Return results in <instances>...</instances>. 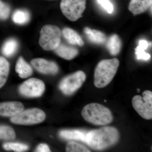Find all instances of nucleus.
Wrapping results in <instances>:
<instances>
[{"mask_svg": "<svg viewBox=\"0 0 152 152\" xmlns=\"http://www.w3.org/2000/svg\"><path fill=\"white\" fill-rule=\"evenodd\" d=\"M119 138V133L116 128L104 127L88 131L86 144L93 149L102 150L114 145Z\"/></svg>", "mask_w": 152, "mask_h": 152, "instance_id": "1", "label": "nucleus"}, {"mask_svg": "<svg viewBox=\"0 0 152 152\" xmlns=\"http://www.w3.org/2000/svg\"><path fill=\"white\" fill-rule=\"evenodd\" d=\"M119 61L116 58L102 60L95 69L94 84L101 88L108 85L116 74L119 66Z\"/></svg>", "mask_w": 152, "mask_h": 152, "instance_id": "2", "label": "nucleus"}, {"mask_svg": "<svg viewBox=\"0 0 152 152\" xmlns=\"http://www.w3.org/2000/svg\"><path fill=\"white\" fill-rule=\"evenodd\" d=\"M82 115L86 121L97 126L110 124L113 117L110 110L101 104L92 103L83 108Z\"/></svg>", "mask_w": 152, "mask_h": 152, "instance_id": "3", "label": "nucleus"}, {"mask_svg": "<svg viewBox=\"0 0 152 152\" xmlns=\"http://www.w3.org/2000/svg\"><path fill=\"white\" fill-rule=\"evenodd\" d=\"M62 33L56 26L46 25L41 29L39 43L46 51L54 50L61 42Z\"/></svg>", "mask_w": 152, "mask_h": 152, "instance_id": "4", "label": "nucleus"}, {"mask_svg": "<svg viewBox=\"0 0 152 152\" xmlns=\"http://www.w3.org/2000/svg\"><path fill=\"white\" fill-rule=\"evenodd\" d=\"M133 108L143 118L152 119V92L149 90L145 91L142 96L136 95L132 100Z\"/></svg>", "mask_w": 152, "mask_h": 152, "instance_id": "5", "label": "nucleus"}, {"mask_svg": "<svg viewBox=\"0 0 152 152\" xmlns=\"http://www.w3.org/2000/svg\"><path fill=\"white\" fill-rule=\"evenodd\" d=\"M45 112L38 108H33L20 112L16 115L11 117V122L16 124L29 125L42 122L45 120Z\"/></svg>", "mask_w": 152, "mask_h": 152, "instance_id": "6", "label": "nucleus"}, {"mask_svg": "<svg viewBox=\"0 0 152 152\" xmlns=\"http://www.w3.org/2000/svg\"><path fill=\"white\" fill-rule=\"evenodd\" d=\"M86 0H62L60 8L63 15L72 21L82 17L86 8Z\"/></svg>", "mask_w": 152, "mask_h": 152, "instance_id": "7", "label": "nucleus"}, {"mask_svg": "<svg viewBox=\"0 0 152 152\" xmlns=\"http://www.w3.org/2000/svg\"><path fill=\"white\" fill-rule=\"evenodd\" d=\"M86 78V76L83 72L77 71L64 78L60 82L59 88L64 94H72L82 86Z\"/></svg>", "mask_w": 152, "mask_h": 152, "instance_id": "8", "label": "nucleus"}, {"mask_svg": "<svg viewBox=\"0 0 152 152\" xmlns=\"http://www.w3.org/2000/svg\"><path fill=\"white\" fill-rule=\"evenodd\" d=\"M45 86L43 81L32 78L25 81L19 88V91L23 96L29 98L39 97L43 94Z\"/></svg>", "mask_w": 152, "mask_h": 152, "instance_id": "9", "label": "nucleus"}, {"mask_svg": "<svg viewBox=\"0 0 152 152\" xmlns=\"http://www.w3.org/2000/svg\"><path fill=\"white\" fill-rule=\"evenodd\" d=\"M31 64L41 73L55 75L58 72V67L56 63L44 59H34L32 60Z\"/></svg>", "mask_w": 152, "mask_h": 152, "instance_id": "10", "label": "nucleus"}, {"mask_svg": "<svg viewBox=\"0 0 152 152\" xmlns=\"http://www.w3.org/2000/svg\"><path fill=\"white\" fill-rule=\"evenodd\" d=\"M23 110V105L20 102H10L0 103V115L2 116H14Z\"/></svg>", "mask_w": 152, "mask_h": 152, "instance_id": "11", "label": "nucleus"}, {"mask_svg": "<svg viewBox=\"0 0 152 152\" xmlns=\"http://www.w3.org/2000/svg\"><path fill=\"white\" fill-rule=\"evenodd\" d=\"M88 132L84 129L63 130L60 131L59 134L63 139L80 141L86 143Z\"/></svg>", "mask_w": 152, "mask_h": 152, "instance_id": "12", "label": "nucleus"}, {"mask_svg": "<svg viewBox=\"0 0 152 152\" xmlns=\"http://www.w3.org/2000/svg\"><path fill=\"white\" fill-rule=\"evenodd\" d=\"M54 50L59 56L67 60L74 58L79 53L77 49L61 42Z\"/></svg>", "mask_w": 152, "mask_h": 152, "instance_id": "13", "label": "nucleus"}, {"mask_svg": "<svg viewBox=\"0 0 152 152\" xmlns=\"http://www.w3.org/2000/svg\"><path fill=\"white\" fill-rule=\"evenodd\" d=\"M152 0H131L129 6V10L133 15L142 13L152 6Z\"/></svg>", "mask_w": 152, "mask_h": 152, "instance_id": "14", "label": "nucleus"}, {"mask_svg": "<svg viewBox=\"0 0 152 152\" xmlns=\"http://www.w3.org/2000/svg\"><path fill=\"white\" fill-rule=\"evenodd\" d=\"M63 37L68 42L72 45H78L83 46L84 45L83 41L77 33L70 28H65L61 32Z\"/></svg>", "mask_w": 152, "mask_h": 152, "instance_id": "15", "label": "nucleus"}, {"mask_svg": "<svg viewBox=\"0 0 152 152\" xmlns=\"http://www.w3.org/2000/svg\"><path fill=\"white\" fill-rule=\"evenodd\" d=\"M15 71L20 77L23 79L26 78L31 75L33 69L24 60L23 57H19L15 66Z\"/></svg>", "mask_w": 152, "mask_h": 152, "instance_id": "16", "label": "nucleus"}, {"mask_svg": "<svg viewBox=\"0 0 152 152\" xmlns=\"http://www.w3.org/2000/svg\"><path fill=\"white\" fill-rule=\"evenodd\" d=\"M85 34L88 39L93 43L102 44L105 42L107 37L103 33L95 29H91L86 27L84 29Z\"/></svg>", "mask_w": 152, "mask_h": 152, "instance_id": "17", "label": "nucleus"}, {"mask_svg": "<svg viewBox=\"0 0 152 152\" xmlns=\"http://www.w3.org/2000/svg\"><path fill=\"white\" fill-rule=\"evenodd\" d=\"M121 42L117 34H113L109 38L107 42V47L111 55L116 56L120 53Z\"/></svg>", "mask_w": 152, "mask_h": 152, "instance_id": "18", "label": "nucleus"}, {"mask_svg": "<svg viewBox=\"0 0 152 152\" xmlns=\"http://www.w3.org/2000/svg\"><path fill=\"white\" fill-rule=\"evenodd\" d=\"M18 47V41L14 39H9L3 45L2 48V53L6 57H11L13 56Z\"/></svg>", "mask_w": 152, "mask_h": 152, "instance_id": "19", "label": "nucleus"}, {"mask_svg": "<svg viewBox=\"0 0 152 152\" xmlns=\"http://www.w3.org/2000/svg\"><path fill=\"white\" fill-rule=\"evenodd\" d=\"M10 63L4 57L0 56V88L6 83L10 72Z\"/></svg>", "mask_w": 152, "mask_h": 152, "instance_id": "20", "label": "nucleus"}, {"mask_svg": "<svg viewBox=\"0 0 152 152\" xmlns=\"http://www.w3.org/2000/svg\"><path fill=\"white\" fill-rule=\"evenodd\" d=\"M30 14L26 10H18L14 12L12 19L15 23L18 25H24L27 23L30 20Z\"/></svg>", "mask_w": 152, "mask_h": 152, "instance_id": "21", "label": "nucleus"}, {"mask_svg": "<svg viewBox=\"0 0 152 152\" xmlns=\"http://www.w3.org/2000/svg\"><path fill=\"white\" fill-rule=\"evenodd\" d=\"M149 45L148 42L142 40L139 42L138 46L135 49V54L138 60L148 61L151 58V55L145 51L147 50Z\"/></svg>", "mask_w": 152, "mask_h": 152, "instance_id": "22", "label": "nucleus"}, {"mask_svg": "<svg viewBox=\"0 0 152 152\" xmlns=\"http://www.w3.org/2000/svg\"><path fill=\"white\" fill-rule=\"evenodd\" d=\"M15 137V133L12 128L9 126L0 125V139L13 140Z\"/></svg>", "mask_w": 152, "mask_h": 152, "instance_id": "23", "label": "nucleus"}, {"mask_svg": "<svg viewBox=\"0 0 152 152\" xmlns=\"http://www.w3.org/2000/svg\"><path fill=\"white\" fill-rule=\"evenodd\" d=\"M3 148L6 151L15 152H24L28 149L29 147L26 144L17 142H7L3 145Z\"/></svg>", "mask_w": 152, "mask_h": 152, "instance_id": "24", "label": "nucleus"}, {"mask_svg": "<svg viewBox=\"0 0 152 152\" xmlns=\"http://www.w3.org/2000/svg\"><path fill=\"white\" fill-rule=\"evenodd\" d=\"M66 151L68 152H89L90 150L84 145L75 142H70L66 146Z\"/></svg>", "mask_w": 152, "mask_h": 152, "instance_id": "25", "label": "nucleus"}, {"mask_svg": "<svg viewBox=\"0 0 152 152\" xmlns=\"http://www.w3.org/2000/svg\"><path fill=\"white\" fill-rule=\"evenodd\" d=\"M10 7L8 4L0 0V20H7L10 16Z\"/></svg>", "mask_w": 152, "mask_h": 152, "instance_id": "26", "label": "nucleus"}, {"mask_svg": "<svg viewBox=\"0 0 152 152\" xmlns=\"http://www.w3.org/2000/svg\"><path fill=\"white\" fill-rule=\"evenodd\" d=\"M98 2L107 11V12L109 14L113 13L114 10L113 6L109 0H98Z\"/></svg>", "mask_w": 152, "mask_h": 152, "instance_id": "27", "label": "nucleus"}, {"mask_svg": "<svg viewBox=\"0 0 152 152\" xmlns=\"http://www.w3.org/2000/svg\"><path fill=\"white\" fill-rule=\"evenodd\" d=\"M36 151L38 152H50L48 146L46 144H41L37 147Z\"/></svg>", "mask_w": 152, "mask_h": 152, "instance_id": "28", "label": "nucleus"}, {"mask_svg": "<svg viewBox=\"0 0 152 152\" xmlns=\"http://www.w3.org/2000/svg\"><path fill=\"white\" fill-rule=\"evenodd\" d=\"M137 91H138L139 92H140V89H138Z\"/></svg>", "mask_w": 152, "mask_h": 152, "instance_id": "29", "label": "nucleus"}]
</instances>
